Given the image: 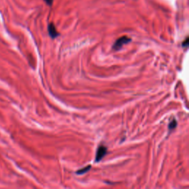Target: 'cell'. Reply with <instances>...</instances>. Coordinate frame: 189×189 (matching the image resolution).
<instances>
[{
    "label": "cell",
    "mask_w": 189,
    "mask_h": 189,
    "mask_svg": "<svg viewBox=\"0 0 189 189\" xmlns=\"http://www.w3.org/2000/svg\"><path fill=\"white\" fill-rule=\"evenodd\" d=\"M91 168V166L89 165L88 166H87V167L84 168H81V169L79 170V171H77V174H83L84 173H86V172H87Z\"/></svg>",
    "instance_id": "obj_4"
},
{
    "label": "cell",
    "mask_w": 189,
    "mask_h": 189,
    "mask_svg": "<svg viewBox=\"0 0 189 189\" xmlns=\"http://www.w3.org/2000/svg\"><path fill=\"white\" fill-rule=\"evenodd\" d=\"M106 152H107V148L104 146H100L97 150V152H96V162L100 161L103 159V157L106 155Z\"/></svg>",
    "instance_id": "obj_2"
},
{
    "label": "cell",
    "mask_w": 189,
    "mask_h": 189,
    "mask_svg": "<svg viewBox=\"0 0 189 189\" xmlns=\"http://www.w3.org/2000/svg\"><path fill=\"white\" fill-rule=\"evenodd\" d=\"M131 38H129L128 36H122L120 37V38H119L118 39L116 40V42H115L114 45L112 46V49L115 50H120V49L124 46V44H128L131 42Z\"/></svg>",
    "instance_id": "obj_1"
},
{
    "label": "cell",
    "mask_w": 189,
    "mask_h": 189,
    "mask_svg": "<svg viewBox=\"0 0 189 189\" xmlns=\"http://www.w3.org/2000/svg\"><path fill=\"white\" fill-rule=\"evenodd\" d=\"M44 1L46 3L47 5L49 6H52L53 3V0H44Z\"/></svg>",
    "instance_id": "obj_7"
},
{
    "label": "cell",
    "mask_w": 189,
    "mask_h": 189,
    "mask_svg": "<svg viewBox=\"0 0 189 189\" xmlns=\"http://www.w3.org/2000/svg\"><path fill=\"white\" fill-rule=\"evenodd\" d=\"M176 120H174L171 121V123H170L169 124V125H168V129H170V130H172V129H174V128H175V127L176 126Z\"/></svg>",
    "instance_id": "obj_5"
},
{
    "label": "cell",
    "mask_w": 189,
    "mask_h": 189,
    "mask_svg": "<svg viewBox=\"0 0 189 189\" xmlns=\"http://www.w3.org/2000/svg\"><path fill=\"white\" fill-rule=\"evenodd\" d=\"M48 33H49V35H50V36L52 38H56L57 36H59V33L56 30L55 24L53 23H50L48 25Z\"/></svg>",
    "instance_id": "obj_3"
},
{
    "label": "cell",
    "mask_w": 189,
    "mask_h": 189,
    "mask_svg": "<svg viewBox=\"0 0 189 189\" xmlns=\"http://www.w3.org/2000/svg\"><path fill=\"white\" fill-rule=\"evenodd\" d=\"M188 45V38H186V39L184 41L183 43H182V47H187Z\"/></svg>",
    "instance_id": "obj_6"
}]
</instances>
